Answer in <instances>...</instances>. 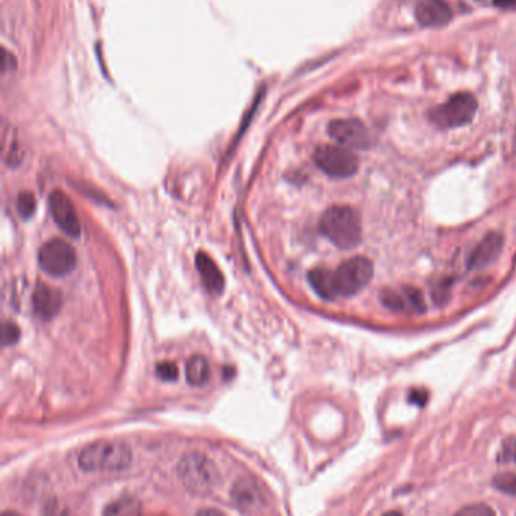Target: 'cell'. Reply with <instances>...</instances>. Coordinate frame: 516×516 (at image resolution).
Masks as SVG:
<instances>
[{
    "label": "cell",
    "instance_id": "obj_1",
    "mask_svg": "<svg viewBox=\"0 0 516 516\" xmlns=\"http://www.w3.org/2000/svg\"><path fill=\"white\" fill-rule=\"evenodd\" d=\"M319 232L341 250L354 248L362 238L361 216L350 206H331L321 215Z\"/></svg>",
    "mask_w": 516,
    "mask_h": 516
},
{
    "label": "cell",
    "instance_id": "obj_2",
    "mask_svg": "<svg viewBox=\"0 0 516 516\" xmlns=\"http://www.w3.org/2000/svg\"><path fill=\"white\" fill-rule=\"evenodd\" d=\"M77 463L87 473L123 471L132 463V451L121 442H94L80 451Z\"/></svg>",
    "mask_w": 516,
    "mask_h": 516
},
{
    "label": "cell",
    "instance_id": "obj_3",
    "mask_svg": "<svg viewBox=\"0 0 516 516\" xmlns=\"http://www.w3.org/2000/svg\"><path fill=\"white\" fill-rule=\"evenodd\" d=\"M177 474L183 486L197 495L209 494L220 481L219 468L208 456L200 453H191L182 457L177 465Z\"/></svg>",
    "mask_w": 516,
    "mask_h": 516
},
{
    "label": "cell",
    "instance_id": "obj_4",
    "mask_svg": "<svg viewBox=\"0 0 516 516\" xmlns=\"http://www.w3.org/2000/svg\"><path fill=\"white\" fill-rule=\"evenodd\" d=\"M477 100L469 93H457L449 99V101L433 108L429 117L434 126L441 129L461 128L468 124L476 116Z\"/></svg>",
    "mask_w": 516,
    "mask_h": 516
},
{
    "label": "cell",
    "instance_id": "obj_5",
    "mask_svg": "<svg viewBox=\"0 0 516 516\" xmlns=\"http://www.w3.org/2000/svg\"><path fill=\"white\" fill-rule=\"evenodd\" d=\"M374 267L370 259L354 256L334 271L338 297H351L361 292L373 279Z\"/></svg>",
    "mask_w": 516,
    "mask_h": 516
},
{
    "label": "cell",
    "instance_id": "obj_6",
    "mask_svg": "<svg viewBox=\"0 0 516 516\" xmlns=\"http://www.w3.org/2000/svg\"><path fill=\"white\" fill-rule=\"evenodd\" d=\"M314 163L330 177L346 179L356 175L359 160L347 147L321 146L314 152Z\"/></svg>",
    "mask_w": 516,
    "mask_h": 516
},
{
    "label": "cell",
    "instance_id": "obj_7",
    "mask_svg": "<svg viewBox=\"0 0 516 516\" xmlns=\"http://www.w3.org/2000/svg\"><path fill=\"white\" fill-rule=\"evenodd\" d=\"M75 248L62 239H52L38 251V263L43 271L53 278H64L76 268Z\"/></svg>",
    "mask_w": 516,
    "mask_h": 516
},
{
    "label": "cell",
    "instance_id": "obj_8",
    "mask_svg": "<svg viewBox=\"0 0 516 516\" xmlns=\"http://www.w3.org/2000/svg\"><path fill=\"white\" fill-rule=\"evenodd\" d=\"M327 132L330 138L342 147L363 150L370 146V132L359 120H334L329 124Z\"/></svg>",
    "mask_w": 516,
    "mask_h": 516
},
{
    "label": "cell",
    "instance_id": "obj_9",
    "mask_svg": "<svg viewBox=\"0 0 516 516\" xmlns=\"http://www.w3.org/2000/svg\"><path fill=\"white\" fill-rule=\"evenodd\" d=\"M49 209L52 214V219L61 231L72 236L79 238L82 234V227H80L79 215L73 202L68 199L62 191H53L49 197Z\"/></svg>",
    "mask_w": 516,
    "mask_h": 516
},
{
    "label": "cell",
    "instance_id": "obj_10",
    "mask_svg": "<svg viewBox=\"0 0 516 516\" xmlns=\"http://www.w3.org/2000/svg\"><path fill=\"white\" fill-rule=\"evenodd\" d=\"M380 300L393 311H412L419 314L426 311V302H424L421 291L412 286H405L400 291L385 290L380 294Z\"/></svg>",
    "mask_w": 516,
    "mask_h": 516
},
{
    "label": "cell",
    "instance_id": "obj_11",
    "mask_svg": "<svg viewBox=\"0 0 516 516\" xmlns=\"http://www.w3.org/2000/svg\"><path fill=\"white\" fill-rule=\"evenodd\" d=\"M504 239L500 234L492 232L488 234L483 239L480 241V244L471 251V255L468 258V268L469 270H480L488 267L489 263L497 260L503 250Z\"/></svg>",
    "mask_w": 516,
    "mask_h": 516
},
{
    "label": "cell",
    "instance_id": "obj_12",
    "mask_svg": "<svg viewBox=\"0 0 516 516\" xmlns=\"http://www.w3.org/2000/svg\"><path fill=\"white\" fill-rule=\"evenodd\" d=\"M417 20L422 26L437 28L444 26L453 17V11L445 0H421L417 9Z\"/></svg>",
    "mask_w": 516,
    "mask_h": 516
},
{
    "label": "cell",
    "instance_id": "obj_13",
    "mask_svg": "<svg viewBox=\"0 0 516 516\" xmlns=\"http://www.w3.org/2000/svg\"><path fill=\"white\" fill-rule=\"evenodd\" d=\"M232 500L235 506L243 512H258L263 506V495L253 480H239L232 488Z\"/></svg>",
    "mask_w": 516,
    "mask_h": 516
},
{
    "label": "cell",
    "instance_id": "obj_14",
    "mask_svg": "<svg viewBox=\"0 0 516 516\" xmlns=\"http://www.w3.org/2000/svg\"><path fill=\"white\" fill-rule=\"evenodd\" d=\"M33 311L43 319H52L58 315L62 306V295L58 290L50 288V286L40 283L32 298Z\"/></svg>",
    "mask_w": 516,
    "mask_h": 516
},
{
    "label": "cell",
    "instance_id": "obj_15",
    "mask_svg": "<svg viewBox=\"0 0 516 516\" xmlns=\"http://www.w3.org/2000/svg\"><path fill=\"white\" fill-rule=\"evenodd\" d=\"M196 265L206 290L211 294H221L224 290V276L215 260L209 255L199 251L196 256Z\"/></svg>",
    "mask_w": 516,
    "mask_h": 516
},
{
    "label": "cell",
    "instance_id": "obj_16",
    "mask_svg": "<svg viewBox=\"0 0 516 516\" xmlns=\"http://www.w3.org/2000/svg\"><path fill=\"white\" fill-rule=\"evenodd\" d=\"M307 279L314 288V291L321 298H324V300H334V298L338 297L334 271L326 270V268H315L309 273Z\"/></svg>",
    "mask_w": 516,
    "mask_h": 516
},
{
    "label": "cell",
    "instance_id": "obj_17",
    "mask_svg": "<svg viewBox=\"0 0 516 516\" xmlns=\"http://www.w3.org/2000/svg\"><path fill=\"white\" fill-rule=\"evenodd\" d=\"M185 377L191 386H203L209 382L211 366L202 354L191 356L185 365Z\"/></svg>",
    "mask_w": 516,
    "mask_h": 516
},
{
    "label": "cell",
    "instance_id": "obj_18",
    "mask_svg": "<svg viewBox=\"0 0 516 516\" xmlns=\"http://www.w3.org/2000/svg\"><path fill=\"white\" fill-rule=\"evenodd\" d=\"M37 209V200L32 196L31 192H21L17 199V211L21 219H31V216L35 214Z\"/></svg>",
    "mask_w": 516,
    "mask_h": 516
},
{
    "label": "cell",
    "instance_id": "obj_19",
    "mask_svg": "<svg viewBox=\"0 0 516 516\" xmlns=\"http://www.w3.org/2000/svg\"><path fill=\"white\" fill-rule=\"evenodd\" d=\"M494 486L507 495L516 497V474L501 473L494 478Z\"/></svg>",
    "mask_w": 516,
    "mask_h": 516
},
{
    "label": "cell",
    "instance_id": "obj_20",
    "mask_svg": "<svg viewBox=\"0 0 516 516\" xmlns=\"http://www.w3.org/2000/svg\"><path fill=\"white\" fill-rule=\"evenodd\" d=\"M140 504L133 500H120L117 503H112L105 509V513L109 515H128V513H138Z\"/></svg>",
    "mask_w": 516,
    "mask_h": 516
},
{
    "label": "cell",
    "instance_id": "obj_21",
    "mask_svg": "<svg viewBox=\"0 0 516 516\" xmlns=\"http://www.w3.org/2000/svg\"><path fill=\"white\" fill-rule=\"evenodd\" d=\"M156 375L160 378V380H164V382H175V380H177V377H179L177 365L173 363V362H170V361L159 362L156 365Z\"/></svg>",
    "mask_w": 516,
    "mask_h": 516
},
{
    "label": "cell",
    "instance_id": "obj_22",
    "mask_svg": "<svg viewBox=\"0 0 516 516\" xmlns=\"http://www.w3.org/2000/svg\"><path fill=\"white\" fill-rule=\"evenodd\" d=\"M20 339V329L17 324L6 321L4 324V346H14V344Z\"/></svg>",
    "mask_w": 516,
    "mask_h": 516
},
{
    "label": "cell",
    "instance_id": "obj_23",
    "mask_svg": "<svg viewBox=\"0 0 516 516\" xmlns=\"http://www.w3.org/2000/svg\"><path fill=\"white\" fill-rule=\"evenodd\" d=\"M450 295V282L441 280L437 286H433V298L437 304H444L445 300H449Z\"/></svg>",
    "mask_w": 516,
    "mask_h": 516
},
{
    "label": "cell",
    "instance_id": "obj_24",
    "mask_svg": "<svg viewBox=\"0 0 516 516\" xmlns=\"http://www.w3.org/2000/svg\"><path fill=\"white\" fill-rule=\"evenodd\" d=\"M459 515H465V516H489L494 515V510L489 509L485 504H476V506H469L462 509L459 512Z\"/></svg>",
    "mask_w": 516,
    "mask_h": 516
},
{
    "label": "cell",
    "instance_id": "obj_25",
    "mask_svg": "<svg viewBox=\"0 0 516 516\" xmlns=\"http://www.w3.org/2000/svg\"><path fill=\"white\" fill-rule=\"evenodd\" d=\"M427 398H429V394L424 391V389H412V391L409 393V401L410 403L414 405H418V406H424L427 403Z\"/></svg>",
    "mask_w": 516,
    "mask_h": 516
},
{
    "label": "cell",
    "instance_id": "obj_26",
    "mask_svg": "<svg viewBox=\"0 0 516 516\" xmlns=\"http://www.w3.org/2000/svg\"><path fill=\"white\" fill-rule=\"evenodd\" d=\"M503 461H513L516 462V439H512V441H507L506 444H504V450H503V456H501Z\"/></svg>",
    "mask_w": 516,
    "mask_h": 516
},
{
    "label": "cell",
    "instance_id": "obj_27",
    "mask_svg": "<svg viewBox=\"0 0 516 516\" xmlns=\"http://www.w3.org/2000/svg\"><path fill=\"white\" fill-rule=\"evenodd\" d=\"M494 4L500 8H516V0H494Z\"/></svg>",
    "mask_w": 516,
    "mask_h": 516
}]
</instances>
